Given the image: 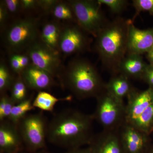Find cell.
<instances>
[{
    "label": "cell",
    "mask_w": 153,
    "mask_h": 153,
    "mask_svg": "<svg viewBox=\"0 0 153 153\" xmlns=\"http://www.w3.org/2000/svg\"><path fill=\"white\" fill-rule=\"evenodd\" d=\"M130 79L122 74H113L105 83V90L116 98L123 101V99L127 98L135 88Z\"/></svg>",
    "instance_id": "obj_17"
},
{
    "label": "cell",
    "mask_w": 153,
    "mask_h": 153,
    "mask_svg": "<svg viewBox=\"0 0 153 153\" xmlns=\"http://www.w3.org/2000/svg\"><path fill=\"white\" fill-rule=\"evenodd\" d=\"M132 3L136 11V14L132 20L133 22L141 12H147L153 15V0H134Z\"/></svg>",
    "instance_id": "obj_27"
},
{
    "label": "cell",
    "mask_w": 153,
    "mask_h": 153,
    "mask_svg": "<svg viewBox=\"0 0 153 153\" xmlns=\"http://www.w3.org/2000/svg\"><path fill=\"white\" fill-rule=\"evenodd\" d=\"M65 153H93L90 147L86 149H80V148L72 149Z\"/></svg>",
    "instance_id": "obj_35"
},
{
    "label": "cell",
    "mask_w": 153,
    "mask_h": 153,
    "mask_svg": "<svg viewBox=\"0 0 153 153\" xmlns=\"http://www.w3.org/2000/svg\"><path fill=\"white\" fill-rule=\"evenodd\" d=\"M16 105L7 93L1 94L0 99V121L8 120L14 105Z\"/></svg>",
    "instance_id": "obj_25"
},
{
    "label": "cell",
    "mask_w": 153,
    "mask_h": 153,
    "mask_svg": "<svg viewBox=\"0 0 153 153\" xmlns=\"http://www.w3.org/2000/svg\"><path fill=\"white\" fill-rule=\"evenodd\" d=\"M9 14H15L22 10V2L19 0L2 1Z\"/></svg>",
    "instance_id": "obj_28"
},
{
    "label": "cell",
    "mask_w": 153,
    "mask_h": 153,
    "mask_svg": "<svg viewBox=\"0 0 153 153\" xmlns=\"http://www.w3.org/2000/svg\"><path fill=\"white\" fill-rule=\"evenodd\" d=\"M148 65L141 55L127 54L120 64L118 74H123L130 79H142Z\"/></svg>",
    "instance_id": "obj_16"
},
{
    "label": "cell",
    "mask_w": 153,
    "mask_h": 153,
    "mask_svg": "<svg viewBox=\"0 0 153 153\" xmlns=\"http://www.w3.org/2000/svg\"><path fill=\"white\" fill-rule=\"evenodd\" d=\"M59 78L63 86L79 100L96 98L105 89V83L95 66L83 58L71 60Z\"/></svg>",
    "instance_id": "obj_3"
},
{
    "label": "cell",
    "mask_w": 153,
    "mask_h": 153,
    "mask_svg": "<svg viewBox=\"0 0 153 153\" xmlns=\"http://www.w3.org/2000/svg\"><path fill=\"white\" fill-rule=\"evenodd\" d=\"M147 58L149 62V64L153 67V48L147 53Z\"/></svg>",
    "instance_id": "obj_36"
},
{
    "label": "cell",
    "mask_w": 153,
    "mask_h": 153,
    "mask_svg": "<svg viewBox=\"0 0 153 153\" xmlns=\"http://www.w3.org/2000/svg\"><path fill=\"white\" fill-rule=\"evenodd\" d=\"M127 99L126 122L131 123L153 103V88L144 91L135 88Z\"/></svg>",
    "instance_id": "obj_11"
},
{
    "label": "cell",
    "mask_w": 153,
    "mask_h": 153,
    "mask_svg": "<svg viewBox=\"0 0 153 153\" xmlns=\"http://www.w3.org/2000/svg\"><path fill=\"white\" fill-rule=\"evenodd\" d=\"M10 65L12 70L18 75H20L22 72L19 54H13L10 59Z\"/></svg>",
    "instance_id": "obj_29"
},
{
    "label": "cell",
    "mask_w": 153,
    "mask_h": 153,
    "mask_svg": "<svg viewBox=\"0 0 153 153\" xmlns=\"http://www.w3.org/2000/svg\"><path fill=\"white\" fill-rule=\"evenodd\" d=\"M124 153H143L150 144V135L125 122L119 129Z\"/></svg>",
    "instance_id": "obj_10"
},
{
    "label": "cell",
    "mask_w": 153,
    "mask_h": 153,
    "mask_svg": "<svg viewBox=\"0 0 153 153\" xmlns=\"http://www.w3.org/2000/svg\"><path fill=\"white\" fill-rule=\"evenodd\" d=\"M17 153H29V152H24V151H22V152H19Z\"/></svg>",
    "instance_id": "obj_39"
},
{
    "label": "cell",
    "mask_w": 153,
    "mask_h": 153,
    "mask_svg": "<svg viewBox=\"0 0 153 153\" xmlns=\"http://www.w3.org/2000/svg\"><path fill=\"white\" fill-rule=\"evenodd\" d=\"M21 2L23 10H30L39 8V1L21 0Z\"/></svg>",
    "instance_id": "obj_31"
},
{
    "label": "cell",
    "mask_w": 153,
    "mask_h": 153,
    "mask_svg": "<svg viewBox=\"0 0 153 153\" xmlns=\"http://www.w3.org/2000/svg\"><path fill=\"white\" fill-rule=\"evenodd\" d=\"M131 20L116 18L108 22L95 38L96 51L112 75L118 74L120 64L127 54Z\"/></svg>",
    "instance_id": "obj_2"
},
{
    "label": "cell",
    "mask_w": 153,
    "mask_h": 153,
    "mask_svg": "<svg viewBox=\"0 0 153 153\" xmlns=\"http://www.w3.org/2000/svg\"><path fill=\"white\" fill-rule=\"evenodd\" d=\"M148 153H153V147L152 148H151L150 150Z\"/></svg>",
    "instance_id": "obj_38"
},
{
    "label": "cell",
    "mask_w": 153,
    "mask_h": 153,
    "mask_svg": "<svg viewBox=\"0 0 153 153\" xmlns=\"http://www.w3.org/2000/svg\"><path fill=\"white\" fill-rule=\"evenodd\" d=\"M96 107L94 119L104 130L119 129L126 122V105L106 90L96 97Z\"/></svg>",
    "instance_id": "obj_5"
},
{
    "label": "cell",
    "mask_w": 153,
    "mask_h": 153,
    "mask_svg": "<svg viewBox=\"0 0 153 153\" xmlns=\"http://www.w3.org/2000/svg\"><path fill=\"white\" fill-rule=\"evenodd\" d=\"M101 5H104L109 8L114 13L119 14L124 10L128 5V1L126 0H97Z\"/></svg>",
    "instance_id": "obj_26"
},
{
    "label": "cell",
    "mask_w": 153,
    "mask_h": 153,
    "mask_svg": "<svg viewBox=\"0 0 153 153\" xmlns=\"http://www.w3.org/2000/svg\"><path fill=\"white\" fill-rule=\"evenodd\" d=\"M19 55L22 71L24 69L27 68L30 64H31L32 62H31L30 57L27 53L19 54Z\"/></svg>",
    "instance_id": "obj_34"
},
{
    "label": "cell",
    "mask_w": 153,
    "mask_h": 153,
    "mask_svg": "<svg viewBox=\"0 0 153 153\" xmlns=\"http://www.w3.org/2000/svg\"><path fill=\"white\" fill-rule=\"evenodd\" d=\"M153 48V28L140 30L131 20L129 27L127 54L141 55Z\"/></svg>",
    "instance_id": "obj_12"
},
{
    "label": "cell",
    "mask_w": 153,
    "mask_h": 153,
    "mask_svg": "<svg viewBox=\"0 0 153 153\" xmlns=\"http://www.w3.org/2000/svg\"><path fill=\"white\" fill-rule=\"evenodd\" d=\"M87 34L76 23L62 26L59 43V53L68 56L90 49V39Z\"/></svg>",
    "instance_id": "obj_9"
},
{
    "label": "cell",
    "mask_w": 153,
    "mask_h": 153,
    "mask_svg": "<svg viewBox=\"0 0 153 153\" xmlns=\"http://www.w3.org/2000/svg\"><path fill=\"white\" fill-rule=\"evenodd\" d=\"M48 123L42 112L28 114L19 122L17 125L27 152L36 153L46 148Z\"/></svg>",
    "instance_id": "obj_6"
},
{
    "label": "cell",
    "mask_w": 153,
    "mask_h": 153,
    "mask_svg": "<svg viewBox=\"0 0 153 153\" xmlns=\"http://www.w3.org/2000/svg\"><path fill=\"white\" fill-rule=\"evenodd\" d=\"M36 153H51L49 152L48 151H46V150H45V149H44L38 151V152H36Z\"/></svg>",
    "instance_id": "obj_37"
},
{
    "label": "cell",
    "mask_w": 153,
    "mask_h": 153,
    "mask_svg": "<svg viewBox=\"0 0 153 153\" xmlns=\"http://www.w3.org/2000/svg\"><path fill=\"white\" fill-rule=\"evenodd\" d=\"M9 13L2 1L0 2V25L3 27L8 18Z\"/></svg>",
    "instance_id": "obj_33"
},
{
    "label": "cell",
    "mask_w": 153,
    "mask_h": 153,
    "mask_svg": "<svg viewBox=\"0 0 153 153\" xmlns=\"http://www.w3.org/2000/svg\"><path fill=\"white\" fill-rule=\"evenodd\" d=\"M92 115L66 109L53 116L48 123L47 140L69 150L89 145L94 135Z\"/></svg>",
    "instance_id": "obj_1"
},
{
    "label": "cell",
    "mask_w": 153,
    "mask_h": 153,
    "mask_svg": "<svg viewBox=\"0 0 153 153\" xmlns=\"http://www.w3.org/2000/svg\"><path fill=\"white\" fill-rule=\"evenodd\" d=\"M24 148L18 125L8 120L0 121V152L17 153Z\"/></svg>",
    "instance_id": "obj_13"
},
{
    "label": "cell",
    "mask_w": 153,
    "mask_h": 153,
    "mask_svg": "<svg viewBox=\"0 0 153 153\" xmlns=\"http://www.w3.org/2000/svg\"><path fill=\"white\" fill-rule=\"evenodd\" d=\"M27 88V86L22 77L20 75H18L16 77L10 90L11 91L10 96L15 104H18L28 98Z\"/></svg>",
    "instance_id": "obj_23"
},
{
    "label": "cell",
    "mask_w": 153,
    "mask_h": 153,
    "mask_svg": "<svg viewBox=\"0 0 153 153\" xmlns=\"http://www.w3.org/2000/svg\"><path fill=\"white\" fill-rule=\"evenodd\" d=\"M130 124L140 130L150 135L153 132V103L137 119Z\"/></svg>",
    "instance_id": "obj_22"
},
{
    "label": "cell",
    "mask_w": 153,
    "mask_h": 153,
    "mask_svg": "<svg viewBox=\"0 0 153 153\" xmlns=\"http://www.w3.org/2000/svg\"><path fill=\"white\" fill-rule=\"evenodd\" d=\"M16 77L11 74L8 67L5 63H0V93L1 94L6 93L10 90Z\"/></svg>",
    "instance_id": "obj_24"
},
{
    "label": "cell",
    "mask_w": 153,
    "mask_h": 153,
    "mask_svg": "<svg viewBox=\"0 0 153 153\" xmlns=\"http://www.w3.org/2000/svg\"><path fill=\"white\" fill-rule=\"evenodd\" d=\"M62 27L57 20L49 21L43 25L40 33L41 41L58 52Z\"/></svg>",
    "instance_id": "obj_18"
},
{
    "label": "cell",
    "mask_w": 153,
    "mask_h": 153,
    "mask_svg": "<svg viewBox=\"0 0 153 153\" xmlns=\"http://www.w3.org/2000/svg\"><path fill=\"white\" fill-rule=\"evenodd\" d=\"M67 99L58 98L47 91H39L33 100V105L35 108H37L43 111L52 112L57 102L67 100Z\"/></svg>",
    "instance_id": "obj_20"
},
{
    "label": "cell",
    "mask_w": 153,
    "mask_h": 153,
    "mask_svg": "<svg viewBox=\"0 0 153 153\" xmlns=\"http://www.w3.org/2000/svg\"><path fill=\"white\" fill-rule=\"evenodd\" d=\"M56 0H41L39 1V8L47 13L50 12L52 7L57 2Z\"/></svg>",
    "instance_id": "obj_32"
},
{
    "label": "cell",
    "mask_w": 153,
    "mask_h": 153,
    "mask_svg": "<svg viewBox=\"0 0 153 153\" xmlns=\"http://www.w3.org/2000/svg\"><path fill=\"white\" fill-rule=\"evenodd\" d=\"M149 85V87L153 88V67L149 64H148L144 72L142 78Z\"/></svg>",
    "instance_id": "obj_30"
},
{
    "label": "cell",
    "mask_w": 153,
    "mask_h": 153,
    "mask_svg": "<svg viewBox=\"0 0 153 153\" xmlns=\"http://www.w3.org/2000/svg\"><path fill=\"white\" fill-rule=\"evenodd\" d=\"M119 129L103 130L101 132L94 135L89 144L92 152L124 153L121 143Z\"/></svg>",
    "instance_id": "obj_14"
},
{
    "label": "cell",
    "mask_w": 153,
    "mask_h": 153,
    "mask_svg": "<svg viewBox=\"0 0 153 153\" xmlns=\"http://www.w3.org/2000/svg\"><path fill=\"white\" fill-rule=\"evenodd\" d=\"M49 13L57 21L76 23L74 11L69 1H57L52 7Z\"/></svg>",
    "instance_id": "obj_19"
},
{
    "label": "cell",
    "mask_w": 153,
    "mask_h": 153,
    "mask_svg": "<svg viewBox=\"0 0 153 153\" xmlns=\"http://www.w3.org/2000/svg\"><path fill=\"white\" fill-rule=\"evenodd\" d=\"M32 64L48 72L54 77H60L64 67L59 52L48 47L40 38L26 51Z\"/></svg>",
    "instance_id": "obj_8"
},
{
    "label": "cell",
    "mask_w": 153,
    "mask_h": 153,
    "mask_svg": "<svg viewBox=\"0 0 153 153\" xmlns=\"http://www.w3.org/2000/svg\"><path fill=\"white\" fill-rule=\"evenodd\" d=\"M73 9L76 23L86 33L96 38L107 24L97 1L72 0L68 1Z\"/></svg>",
    "instance_id": "obj_7"
},
{
    "label": "cell",
    "mask_w": 153,
    "mask_h": 153,
    "mask_svg": "<svg viewBox=\"0 0 153 153\" xmlns=\"http://www.w3.org/2000/svg\"><path fill=\"white\" fill-rule=\"evenodd\" d=\"M20 75L28 88L38 92L50 89L55 84L52 75L32 63L24 69Z\"/></svg>",
    "instance_id": "obj_15"
},
{
    "label": "cell",
    "mask_w": 153,
    "mask_h": 153,
    "mask_svg": "<svg viewBox=\"0 0 153 153\" xmlns=\"http://www.w3.org/2000/svg\"><path fill=\"white\" fill-rule=\"evenodd\" d=\"M33 97H31L15 105L8 120L13 123L18 125L19 122L28 114L29 111L35 109L33 105Z\"/></svg>",
    "instance_id": "obj_21"
},
{
    "label": "cell",
    "mask_w": 153,
    "mask_h": 153,
    "mask_svg": "<svg viewBox=\"0 0 153 153\" xmlns=\"http://www.w3.org/2000/svg\"><path fill=\"white\" fill-rule=\"evenodd\" d=\"M0 153H4L3 152H0Z\"/></svg>",
    "instance_id": "obj_40"
},
{
    "label": "cell",
    "mask_w": 153,
    "mask_h": 153,
    "mask_svg": "<svg viewBox=\"0 0 153 153\" xmlns=\"http://www.w3.org/2000/svg\"><path fill=\"white\" fill-rule=\"evenodd\" d=\"M40 33L38 19L27 17L19 19L6 29L3 42L12 54H22L40 38Z\"/></svg>",
    "instance_id": "obj_4"
}]
</instances>
